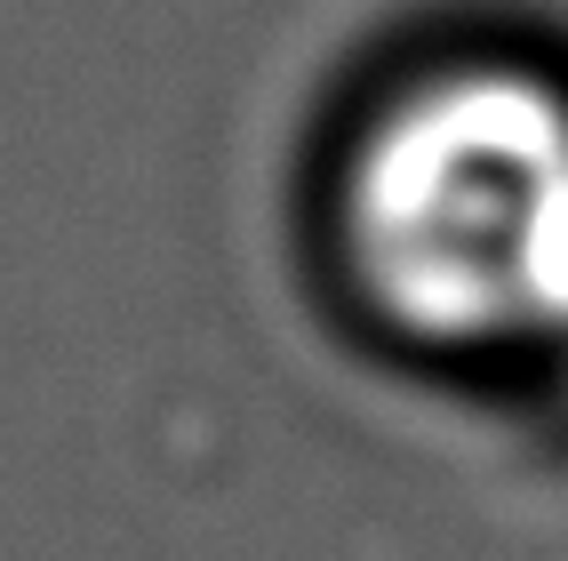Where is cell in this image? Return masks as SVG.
I'll use <instances>...</instances> for the list:
<instances>
[{
    "instance_id": "obj_2",
    "label": "cell",
    "mask_w": 568,
    "mask_h": 561,
    "mask_svg": "<svg viewBox=\"0 0 568 561\" xmlns=\"http://www.w3.org/2000/svg\"><path fill=\"white\" fill-rule=\"evenodd\" d=\"M560 361H568V345H560Z\"/></svg>"
},
{
    "instance_id": "obj_1",
    "label": "cell",
    "mask_w": 568,
    "mask_h": 561,
    "mask_svg": "<svg viewBox=\"0 0 568 561\" xmlns=\"http://www.w3.org/2000/svg\"><path fill=\"white\" fill-rule=\"evenodd\" d=\"M368 305L433 345H568V97L465 64L385 104L345 169Z\"/></svg>"
}]
</instances>
